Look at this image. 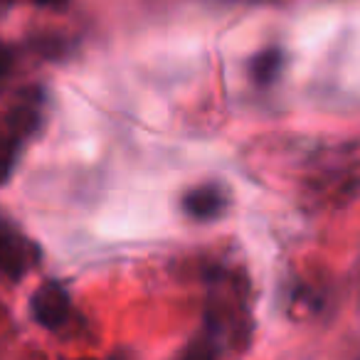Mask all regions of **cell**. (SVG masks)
<instances>
[{
    "instance_id": "3957f363",
    "label": "cell",
    "mask_w": 360,
    "mask_h": 360,
    "mask_svg": "<svg viewBox=\"0 0 360 360\" xmlns=\"http://www.w3.org/2000/svg\"><path fill=\"white\" fill-rule=\"evenodd\" d=\"M183 207H186L188 215L198 217V220H207V217H215L222 210V193L212 186L193 188L186 198H183Z\"/></svg>"
},
{
    "instance_id": "9c48e42d",
    "label": "cell",
    "mask_w": 360,
    "mask_h": 360,
    "mask_svg": "<svg viewBox=\"0 0 360 360\" xmlns=\"http://www.w3.org/2000/svg\"><path fill=\"white\" fill-rule=\"evenodd\" d=\"M37 6H47V8H60V6H65L67 0H35Z\"/></svg>"
},
{
    "instance_id": "5b68a950",
    "label": "cell",
    "mask_w": 360,
    "mask_h": 360,
    "mask_svg": "<svg viewBox=\"0 0 360 360\" xmlns=\"http://www.w3.org/2000/svg\"><path fill=\"white\" fill-rule=\"evenodd\" d=\"M8 124H11V131L15 136H27V134H32V131H35L37 114L32 109L20 106V109L11 111V116H8Z\"/></svg>"
},
{
    "instance_id": "52a82bcc",
    "label": "cell",
    "mask_w": 360,
    "mask_h": 360,
    "mask_svg": "<svg viewBox=\"0 0 360 360\" xmlns=\"http://www.w3.org/2000/svg\"><path fill=\"white\" fill-rule=\"evenodd\" d=\"M13 67V52L6 45H0V77L8 75Z\"/></svg>"
},
{
    "instance_id": "ba28073f",
    "label": "cell",
    "mask_w": 360,
    "mask_h": 360,
    "mask_svg": "<svg viewBox=\"0 0 360 360\" xmlns=\"http://www.w3.org/2000/svg\"><path fill=\"white\" fill-rule=\"evenodd\" d=\"M183 360H212V355H210V350H207V348H202V345H195V348L188 350Z\"/></svg>"
},
{
    "instance_id": "6da1fadb",
    "label": "cell",
    "mask_w": 360,
    "mask_h": 360,
    "mask_svg": "<svg viewBox=\"0 0 360 360\" xmlns=\"http://www.w3.org/2000/svg\"><path fill=\"white\" fill-rule=\"evenodd\" d=\"M32 314L45 328H60L70 316V296L60 284H42L32 296Z\"/></svg>"
},
{
    "instance_id": "277c9868",
    "label": "cell",
    "mask_w": 360,
    "mask_h": 360,
    "mask_svg": "<svg viewBox=\"0 0 360 360\" xmlns=\"http://www.w3.org/2000/svg\"><path fill=\"white\" fill-rule=\"evenodd\" d=\"M279 70H281V52L274 50V47H271V50L259 52V55L250 62L252 79H255L257 84H262V86L269 84V82L279 75Z\"/></svg>"
},
{
    "instance_id": "30bf717a",
    "label": "cell",
    "mask_w": 360,
    "mask_h": 360,
    "mask_svg": "<svg viewBox=\"0 0 360 360\" xmlns=\"http://www.w3.org/2000/svg\"><path fill=\"white\" fill-rule=\"evenodd\" d=\"M3 148H11V143H8V141H6V136L0 134V150H3Z\"/></svg>"
},
{
    "instance_id": "8992f818",
    "label": "cell",
    "mask_w": 360,
    "mask_h": 360,
    "mask_svg": "<svg viewBox=\"0 0 360 360\" xmlns=\"http://www.w3.org/2000/svg\"><path fill=\"white\" fill-rule=\"evenodd\" d=\"M11 163H13V150L11 148H3V150H0V183L8 178Z\"/></svg>"
},
{
    "instance_id": "7a4b0ae2",
    "label": "cell",
    "mask_w": 360,
    "mask_h": 360,
    "mask_svg": "<svg viewBox=\"0 0 360 360\" xmlns=\"http://www.w3.org/2000/svg\"><path fill=\"white\" fill-rule=\"evenodd\" d=\"M30 245L20 237L3 232L0 235V271L11 279L25 274V269L30 266Z\"/></svg>"
}]
</instances>
